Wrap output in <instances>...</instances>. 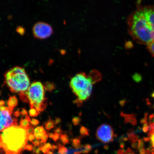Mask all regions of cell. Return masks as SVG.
I'll use <instances>...</instances> for the list:
<instances>
[{"instance_id": "55", "label": "cell", "mask_w": 154, "mask_h": 154, "mask_svg": "<svg viewBox=\"0 0 154 154\" xmlns=\"http://www.w3.org/2000/svg\"><path fill=\"white\" fill-rule=\"evenodd\" d=\"M137 143L135 142H133L132 144V146L133 147L135 148L136 147Z\"/></svg>"}, {"instance_id": "27", "label": "cell", "mask_w": 154, "mask_h": 154, "mask_svg": "<svg viewBox=\"0 0 154 154\" xmlns=\"http://www.w3.org/2000/svg\"><path fill=\"white\" fill-rule=\"evenodd\" d=\"M26 132L27 134L28 135L31 134H33L34 132V126L32 125H31L30 127L26 129Z\"/></svg>"}, {"instance_id": "15", "label": "cell", "mask_w": 154, "mask_h": 154, "mask_svg": "<svg viewBox=\"0 0 154 154\" xmlns=\"http://www.w3.org/2000/svg\"><path fill=\"white\" fill-rule=\"evenodd\" d=\"M45 126L46 129L48 131H49L54 128H55L56 126L54 121L51 120V118H49L47 122L45 123Z\"/></svg>"}, {"instance_id": "53", "label": "cell", "mask_w": 154, "mask_h": 154, "mask_svg": "<svg viewBox=\"0 0 154 154\" xmlns=\"http://www.w3.org/2000/svg\"><path fill=\"white\" fill-rule=\"evenodd\" d=\"M151 142L153 147H154V134L151 138Z\"/></svg>"}, {"instance_id": "24", "label": "cell", "mask_w": 154, "mask_h": 154, "mask_svg": "<svg viewBox=\"0 0 154 154\" xmlns=\"http://www.w3.org/2000/svg\"><path fill=\"white\" fill-rule=\"evenodd\" d=\"M59 148L58 149V153L60 154H67V149L64 146L58 144Z\"/></svg>"}, {"instance_id": "13", "label": "cell", "mask_w": 154, "mask_h": 154, "mask_svg": "<svg viewBox=\"0 0 154 154\" xmlns=\"http://www.w3.org/2000/svg\"><path fill=\"white\" fill-rule=\"evenodd\" d=\"M18 104V100L15 96H10L7 102L8 105L11 108L14 109Z\"/></svg>"}, {"instance_id": "25", "label": "cell", "mask_w": 154, "mask_h": 154, "mask_svg": "<svg viewBox=\"0 0 154 154\" xmlns=\"http://www.w3.org/2000/svg\"><path fill=\"white\" fill-rule=\"evenodd\" d=\"M84 149L83 150V153L88 154L91 151L92 147L91 145L89 144H86L85 145L83 146Z\"/></svg>"}, {"instance_id": "54", "label": "cell", "mask_w": 154, "mask_h": 154, "mask_svg": "<svg viewBox=\"0 0 154 154\" xmlns=\"http://www.w3.org/2000/svg\"><path fill=\"white\" fill-rule=\"evenodd\" d=\"M144 139L145 141H149L150 140H151V138L149 137H144Z\"/></svg>"}, {"instance_id": "19", "label": "cell", "mask_w": 154, "mask_h": 154, "mask_svg": "<svg viewBox=\"0 0 154 154\" xmlns=\"http://www.w3.org/2000/svg\"><path fill=\"white\" fill-rule=\"evenodd\" d=\"M80 134L82 137H85L89 135V130L85 127H81L80 130Z\"/></svg>"}, {"instance_id": "43", "label": "cell", "mask_w": 154, "mask_h": 154, "mask_svg": "<svg viewBox=\"0 0 154 154\" xmlns=\"http://www.w3.org/2000/svg\"><path fill=\"white\" fill-rule=\"evenodd\" d=\"M44 146H45V147L48 148V149L49 150H51L52 149V146L51 144L49 143H45Z\"/></svg>"}, {"instance_id": "35", "label": "cell", "mask_w": 154, "mask_h": 154, "mask_svg": "<svg viewBox=\"0 0 154 154\" xmlns=\"http://www.w3.org/2000/svg\"><path fill=\"white\" fill-rule=\"evenodd\" d=\"M55 133H57L59 135L62 134L63 131L61 129L60 127H58L57 128H56L54 130Z\"/></svg>"}, {"instance_id": "34", "label": "cell", "mask_w": 154, "mask_h": 154, "mask_svg": "<svg viewBox=\"0 0 154 154\" xmlns=\"http://www.w3.org/2000/svg\"><path fill=\"white\" fill-rule=\"evenodd\" d=\"M20 112V114L22 117L26 116L28 115L27 111L24 108H22Z\"/></svg>"}, {"instance_id": "28", "label": "cell", "mask_w": 154, "mask_h": 154, "mask_svg": "<svg viewBox=\"0 0 154 154\" xmlns=\"http://www.w3.org/2000/svg\"><path fill=\"white\" fill-rule=\"evenodd\" d=\"M30 123L32 126H35L39 124V122L37 119L32 118L31 120Z\"/></svg>"}, {"instance_id": "18", "label": "cell", "mask_w": 154, "mask_h": 154, "mask_svg": "<svg viewBox=\"0 0 154 154\" xmlns=\"http://www.w3.org/2000/svg\"><path fill=\"white\" fill-rule=\"evenodd\" d=\"M60 139L61 141L63 144L66 145V144L69 143V136H67V134H62L60 135Z\"/></svg>"}, {"instance_id": "30", "label": "cell", "mask_w": 154, "mask_h": 154, "mask_svg": "<svg viewBox=\"0 0 154 154\" xmlns=\"http://www.w3.org/2000/svg\"><path fill=\"white\" fill-rule=\"evenodd\" d=\"M40 151L44 154H46L49 152V149L45 147V146H42L40 148Z\"/></svg>"}, {"instance_id": "1", "label": "cell", "mask_w": 154, "mask_h": 154, "mask_svg": "<svg viewBox=\"0 0 154 154\" xmlns=\"http://www.w3.org/2000/svg\"><path fill=\"white\" fill-rule=\"evenodd\" d=\"M129 34L136 43L147 45L154 39V5H137L127 19Z\"/></svg>"}, {"instance_id": "37", "label": "cell", "mask_w": 154, "mask_h": 154, "mask_svg": "<svg viewBox=\"0 0 154 154\" xmlns=\"http://www.w3.org/2000/svg\"><path fill=\"white\" fill-rule=\"evenodd\" d=\"M33 145L36 147V146L40 145V144L41 143V141H39V140H35L34 141L32 142Z\"/></svg>"}, {"instance_id": "39", "label": "cell", "mask_w": 154, "mask_h": 154, "mask_svg": "<svg viewBox=\"0 0 154 154\" xmlns=\"http://www.w3.org/2000/svg\"><path fill=\"white\" fill-rule=\"evenodd\" d=\"M54 121L55 124L56 126L57 125L60 124L61 122V120L60 118L57 117V118H55Z\"/></svg>"}, {"instance_id": "14", "label": "cell", "mask_w": 154, "mask_h": 154, "mask_svg": "<svg viewBox=\"0 0 154 154\" xmlns=\"http://www.w3.org/2000/svg\"><path fill=\"white\" fill-rule=\"evenodd\" d=\"M44 87L46 91L50 92L53 91L56 88L54 84L49 82H45Z\"/></svg>"}, {"instance_id": "33", "label": "cell", "mask_w": 154, "mask_h": 154, "mask_svg": "<svg viewBox=\"0 0 154 154\" xmlns=\"http://www.w3.org/2000/svg\"><path fill=\"white\" fill-rule=\"evenodd\" d=\"M17 31L20 34H23L25 32L24 29L21 26H19L17 29Z\"/></svg>"}, {"instance_id": "3", "label": "cell", "mask_w": 154, "mask_h": 154, "mask_svg": "<svg viewBox=\"0 0 154 154\" xmlns=\"http://www.w3.org/2000/svg\"><path fill=\"white\" fill-rule=\"evenodd\" d=\"M5 82L12 92L27 91L29 86V79L25 69L16 66L10 69L5 74Z\"/></svg>"}, {"instance_id": "58", "label": "cell", "mask_w": 154, "mask_h": 154, "mask_svg": "<svg viewBox=\"0 0 154 154\" xmlns=\"http://www.w3.org/2000/svg\"><path fill=\"white\" fill-rule=\"evenodd\" d=\"M45 154H54L53 152L52 151H49V152Z\"/></svg>"}, {"instance_id": "10", "label": "cell", "mask_w": 154, "mask_h": 154, "mask_svg": "<svg viewBox=\"0 0 154 154\" xmlns=\"http://www.w3.org/2000/svg\"><path fill=\"white\" fill-rule=\"evenodd\" d=\"M121 116L125 119V123H130L132 126H135L137 124V121L136 118V115L134 114H125L123 112H121L120 113Z\"/></svg>"}, {"instance_id": "48", "label": "cell", "mask_w": 154, "mask_h": 154, "mask_svg": "<svg viewBox=\"0 0 154 154\" xmlns=\"http://www.w3.org/2000/svg\"><path fill=\"white\" fill-rule=\"evenodd\" d=\"M59 146L58 145H52V150H53V151L54 150H56L57 149H59Z\"/></svg>"}, {"instance_id": "9", "label": "cell", "mask_w": 154, "mask_h": 154, "mask_svg": "<svg viewBox=\"0 0 154 154\" xmlns=\"http://www.w3.org/2000/svg\"><path fill=\"white\" fill-rule=\"evenodd\" d=\"M88 78L92 85L99 82L101 80V73L97 70H92L88 75Z\"/></svg>"}, {"instance_id": "59", "label": "cell", "mask_w": 154, "mask_h": 154, "mask_svg": "<svg viewBox=\"0 0 154 154\" xmlns=\"http://www.w3.org/2000/svg\"><path fill=\"white\" fill-rule=\"evenodd\" d=\"M151 97L154 99V91L151 94Z\"/></svg>"}, {"instance_id": "11", "label": "cell", "mask_w": 154, "mask_h": 154, "mask_svg": "<svg viewBox=\"0 0 154 154\" xmlns=\"http://www.w3.org/2000/svg\"><path fill=\"white\" fill-rule=\"evenodd\" d=\"M47 134L43 126H38L35 129L34 134L36 140H39Z\"/></svg>"}, {"instance_id": "44", "label": "cell", "mask_w": 154, "mask_h": 154, "mask_svg": "<svg viewBox=\"0 0 154 154\" xmlns=\"http://www.w3.org/2000/svg\"><path fill=\"white\" fill-rule=\"evenodd\" d=\"M149 126L143 127V128H142V130L144 132L146 133L149 131Z\"/></svg>"}, {"instance_id": "36", "label": "cell", "mask_w": 154, "mask_h": 154, "mask_svg": "<svg viewBox=\"0 0 154 154\" xmlns=\"http://www.w3.org/2000/svg\"><path fill=\"white\" fill-rule=\"evenodd\" d=\"M28 140L30 142L33 141L35 140V136L33 134H31L28 135Z\"/></svg>"}, {"instance_id": "51", "label": "cell", "mask_w": 154, "mask_h": 154, "mask_svg": "<svg viewBox=\"0 0 154 154\" xmlns=\"http://www.w3.org/2000/svg\"><path fill=\"white\" fill-rule=\"evenodd\" d=\"M40 151H40V148H38L37 149H36L35 153V154H42L40 153Z\"/></svg>"}, {"instance_id": "50", "label": "cell", "mask_w": 154, "mask_h": 154, "mask_svg": "<svg viewBox=\"0 0 154 154\" xmlns=\"http://www.w3.org/2000/svg\"><path fill=\"white\" fill-rule=\"evenodd\" d=\"M48 137L50 138H53L54 137V134L50 132L49 133H48Z\"/></svg>"}, {"instance_id": "31", "label": "cell", "mask_w": 154, "mask_h": 154, "mask_svg": "<svg viewBox=\"0 0 154 154\" xmlns=\"http://www.w3.org/2000/svg\"><path fill=\"white\" fill-rule=\"evenodd\" d=\"M33 147L32 144H27V145L25 146L24 148V150H28L29 151H32L33 150Z\"/></svg>"}, {"instance_id": "16", "label": "cell", "mask_w": 154, "mask_h": 154, "mask_svg": "<svg viewBox=\"0 0 154 154\" xmlns=\"http://www.w3.org/2000/svg\"><path fill=\"white\" fill-rule=\"evenodd\" d=\"M72 146L75 149H78L81 147L80 138H75L72 139Z\"/></svg>"}, {"instance_id": "41", "label": "cell", "mask_w": 154, "mask_h": 154, "mask_svg": "<svg viewBox=\"0 0 154 154\" xmlns=\"http://www.w3.org/2000/svg\"><path fill=\"white\" fill-rule=\"evenodd\" d=\"M126 103V99L121 100L119 102V103H120V105L122 107H124Z\"/></svg>"}, {"instance_id": "47", "label": "cell", "mask_w": 154, "mask_h": 154, "mask_svg": "<svg viewBox=\"0 0 154 154\" xmlns=\"http://www.w3.org/2000/svg\"><path fill=\"white\" fill-rule=\"evenodd\" d=\"M124 149H119L117 151V154H123L124 153Z\"/></svg>"}, {"instance_id": "42", "label": "cell", "mask_w": 154, "mask_h": 154, "mask_svg": "<svg viewBox=\"0 0 154 154\" xmlns=\"http://www.w3.org/2000/svg\"><path fill=\"white\" fill-rule=\"evenodd\" d=\"M13 115H14L15 117H19L21 115L20 112L19 111V109H18V110L15 112Z\"/></svg>"}, {"instance_id": "52", "label": "cell", "mask_w": 154, "mask_h": 154, "mask_svg": "<svg viewBox=\"0 0 154 154\" xmlns=\"http://www.w3.org/2000/svg\"><path fill=\"white\" fill-rule=\"evenodd\" d=\"M5 102L3 100H0V107L3 106L5 105Z\"/></svg>"}, {"instance_id": "6", "label": "cell", "mask_w": 154, "mask_h": 154, "mask_svg": "<svg viewBox=\"0 0 154 154\" xmlns=\"http://www.w3.org/2000/svg\"><path fill=\"white\" fill-rule=\"evenodd\" d=\"M96 136L99 141L104 143H109L113 141L114 131L110 125L102 124L97 129Z\"/></svg>"}, {"instance_id": "21", "label": "cell", "mask_w": 154, "mask_h": 154, "mask_svg": "<svg viewBox=\"0 0 154 154\" xmlns=\"http://www.w3.org/2000/svg\"><path fill=\"white\" fill-rule=\"evenodd\" d=\"M40 113L39 112L34 108L31 109L29 111V115L31 117H37L40 114Z\"/></svg>"}, {"instance_id": "23", "label": "cell", "mask_w": 154, "mask_h": 154, "mask_svg": "<svg viewBox=\"0 0 154 154\" xmlns=\"http://www.w3.org/2000/svg\"><path fill=\"white\" fill-rule=\"evenodd\" d=\"M133 79L134 81L137 83L140 82L142 80V77L141 75L138 73H135L132 76Z\"/></svg>"}, {"instance_id": "38", "label": "cell", "mask_w": 154, "mask_h": 154, "mask_svg": "<svg viewBox=\"0 0 154 154\" xmlns=\"http://www.w3.org/2000/svg\"><path fill=\"white\" fill-rule=\"evenodd\" d=\"M143 130H142V128L140 127H138L137 129L136 130L134 131V134H138L141 133L143 132Z\"/></svg>"}, {"instance_id": "17", "label": "cell", "mask_w": 154, "mask_h": 154, "mask_svg": "<svg viewBox=\"0 0 154 154\" xmlns=\"http://www.w3.org/2000/svg\"><path fill=\"white\" fill-rule=\"evenodd\" d=\"M20 99L24 103H29L30 102L26 93V91L24 92H21L19 94Z\"/></svg>"}, {"instance_id": "4", "label": "cell", "mask_w": 154, "mask_h": 154, "mask_svg": "<svg viewBox=\"0 0 154 154\" xmlns=\"http://www.w3.org/2000/svg\"><path fill=\"white\" fill-rule=\"evenodd\" d=\"M44 87L41 82H32L26 91L29 101V105L36 104L40 106L41 111H43L47 106V98L45 97Z\"/></svg>"}, {"instance_id": "57", "label": "cell", "mask_w": 154, "mask_h": 154, "mask_svg": "<svg viewBox=\"0 0 154 154\" xmlns=\"http://www.w3.org/2000/svg\"><path fill=\"white\" fill-rule=\"evenodd\" d=\"M125 144L124 143H121L120 144V147L123 148L124 147Z\"/></svg>"}, {"instance_id": "26", "label": "cell", "mask_w": 154, "mask_h": 154, "mask_svg": "<svg viewBox=\"0 0 154 154\" xmlns=\"http://www.w3.org/2000/svg\"><path fill=\"white\" fill-rule=\"evenodd\" d=\"M72 122L75 126H78L81 122V119L80 116L75 117L72 119Z\"/></svg>"}, {"instance_id": "20", "label": "cell", "mask_w": 154, "mask_h": 154, "mask_svg": "<svg viewBox=\"0 0 154 154\" xmlns=\"http://www.w3.org/2000/svg\"><path fill=\"white\" fill-rule=\"evenodd\" d=\"M147 46L148 51L154 57V39Z\"/></svg>"}, {"instance_id": "49", "label": "cell", "mask_w": 154, "mask_h": 154, "mask_svg": "<svg viewBox=\"0 0 154 154\" xmlns=\"http://www.w3.org/2000/svg\"><path fill=\"white\" fill-rule=\"evenodd\" d=\"M154 117V114H152L150 115L149 116V120L150 122H151V121L153 120V119Z\"/></svg>"}, {"instance_id": "32", "label": "cell", "mask_w": 154, "mask_h": 154, "mask_svg": "<svg viewBox=\"0 0 154 154\" xmlns=\"http://www.w3.org/2000/svg\"><path fill=\"white\" fill-rule=\"evenodd\" d=\"M48 137H49L48 134H45V135L42 137L41 138V143H45L47 142Z\"/></svg>"}, {"instance_id": "8", "label": "cell", "mask_w": 154, "mask_h": 154, "mask_svg": "<svg viewBox=\"0 0 154 154\" xmlns=\"http://www.w3.org/2000/svg\"><path fill=\"white\" fill-rule=\"evenodd\" d=\"M32 32L35 37L39 39H45L51 35L53 30L49 24L40 22L34 25Z\"/></svg>"}, {"instance_id": "29", "label": "cell", "mask_w": 154, "mask_h": 154, "mask_svg": "<svg viewBox=\"0 0 154 154\" xmlns=\"http://www.w3.org/2000/svg\"><path fill=\"white\" fill-rule=\"evenodd\" d=\"M148 113H145L144 114V117L142 119L140 120V122L141 124H144L146 123H148Z\"/></svg>"}, {"instance_id": "12", "label": "cell", "mask_w": 154, "mask_h": 154, "mask_svg": "<svg viewBox=\"0 0 154 154\" xmlns=\"http://www.w3.org/2000/svg\"><path fill=\"white\" fill-rule=\"evenodd\" d=\"M30 117L28 115L25 116L24 118L22 117L21 119L19 126L26 129L31 125L30 123Z\"/></svg>"}, {"instance_id": "22", "label": "cell", "mask_w": 154, "mask_h": 154, "mask_svg": "<svg viewBox=\"0 0 154 154\" xmlns=\"http://www.w3.org/2000/svg\"><path fill=\"white\" fill-rule=\"evenodd\" d=\"M129 140L133 142H136L137 141L138 136L137 135L135 134H127Z\"/></svg>"}, {"instance_id": "40", "label": "cell", "mask_w": 154, "mask_h": 154, "mask_svg": "<svg viewBox=\"0 0 154 154\" xmlns=\"http://www.w3.org/2000/svg\"><path fill=\"white\" fill-rule=\"evenodd\" d=\"M59 134L57 133H55L53 138V140L56 142L58 140L59 138Z\"/></svg>"}, {"instance_id": "7", "label": "cell", "mask_w": 154, "mask_h": 154, "mask_svg": "<svg viewBox=\"0 0 154 154\" xmlns=\"http://www.w3.org/2000/svg\"><path fill=\"white\" fill-rule=\"evenodd\" d=\"M13 109L9 107L8 110H0V132L10 127L18 126V119L11 116Z\"/></svg>"}, {"instance_id": "60", "label": "cell", "mask_w": 154, "mask_h": 154, "mask_svg": "<svg viewBox=\"0 0 154 154\" xmlns=\"http://www.w3.org/2000/svg\"><path fill=\"white\" fill-rule=\"evenodd\" d=\"M153 122L154 123V118L153 119Z\"/></svg>"}, {"instance_id": "2", "label": "cell", "mask_w": 154, "mask_h": 154, "mask_svg": "<svg viewBox=\"0 0 154 154\" xmlns=\"http://www.w3.org/2000/svg\"><path fill=\"white\" fill-rule=\"evenodd\" d=\"M28 134L26 129L12 126L5 129L0 134V149L5 153L21 154L27 143Z\"/></svg>"}, {"instance_id": "45", "label": "cell", "mask_w": 154, "mask_h": 154, "mask_svg": "<svg viewBox=\"0 0 154 154\" xmlns=\"http://www.w3.org/2000/svg\"><path fill=\"white\" fill-rule=\"evenodd\" d=\"M134 131L132 129H130L128 131V132H127V134H134Z\"/></svg>"}, {"instance_id": "5", "label": "cell", "mask_w": 154, "mask_h": 154, "mask_svg": "<svg viewBox=\"0 0 154 154\" xmlns=\"http://www.w3.org/2000/svg\"><path fill=\"white\" fill-rule=\"evenodd\" d=\"M92 84L85 72H80L72 79L70 85L75 95L88 92H92Z\"/></svg>"}, {"instance_id": "56", "label": "cell", "mask_w": 154, "mask_h": 154, "mask_svg": "<svg viewBox=\"0 0 154 154\" xmlns=\"http://www.w3.org/2000/svg\"><path fill=\"white\" fill-rule=\"evenodd\" d=\"M82 153H83L82 151L76 152H75L74 154H82Z\"/></svg>"}, {"instance_id": "46", "label": "cell", "mask_w": 154, "mask_h": 154, "mask_svg": "<svg viewBox=\"0 0 154 154\" xmlns=\"http://www.w3.org/2000/svg\"><path fill=\"white\" fill-rule=\"evenodd\" d=\"M83 101L81 100H79L78 103H77V105H78V107H81L82 105Z\"/></svg>"}]
</instances>
